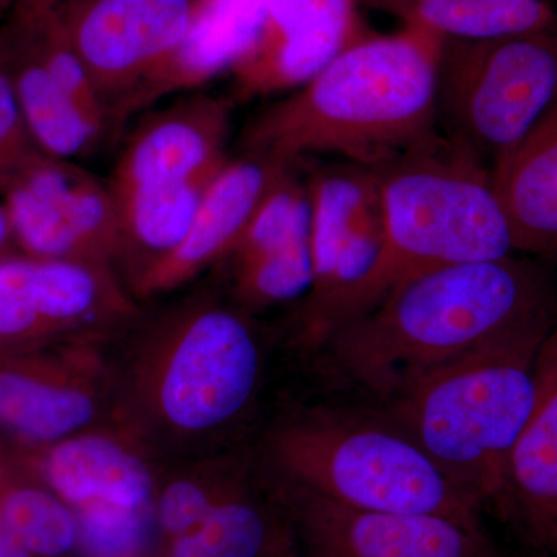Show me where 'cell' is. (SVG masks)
<instances>
[{
    "label": "cell",
    "mask_w": 557,
    "mask_h": 557,
    "mask_svg": "<svg viewBox=\"0 0 557 557\" xmlns=\"http://www.w3.org/2000/svg\"><path fill=\"white\" fill-rule=\"evenodd\" d=\"M299 557H498L480 525L434 515L344 507L277 483Z\"/></svg>",
    "instance_id": "cell-11"
},
{
    "label": "cell",
    "mask_w": 557,
    "mask_h": 557,
    "mask_svg": "<svg viewBox=\"0 0 557 557\" xmlns=\"http://www.w3.org/2000/svg\"><path fill=\"white\" fill-rule=\"evenodd\" d=\"M10 457L21 472L72 508L87 504L152 508L164 468L141 443L113 423L36 453Z\"/></svg>",
    "instance_id": "cell-14"
},
{
    "label": "cell",
    "mask_w": 557,
    "mask_h": 557,
    "mask_svg": "<svg viewBox=\"0 0 557 557\" xmlns=\"http://www.w3.org/2000/svg\"><path fill=\"white\" fill-rule=\"evenodd\" d=\"M0 557H35L2 520H0Z\"/></svg>",
    "instance_id": "cell-29"
},
{
    "label": "cell",
    "mask_w": 557,
    "mask_h": 557,
    "mask_svg": "<svg viewBox=\"0 0 557 557\" xmlns=\"http://www.w3.org/2000/svg\"><path fill=\"white\" fill-rule=\"evenodd\" d=\"M270 0H196L185 35L138 87L124 116L233 70L258 42Z\"/></svg>",
    "instance_id": "cell-18"
},
{
    "label": "cell",
    "mask_w": 557,
    "mask_h": 557,
    "mask_svg": "<svg viewBox=\"0 0 557 557\" xmlns=\"http://www.w3.org/2000/svg\"><path fill=\"white\" fill-rule=\"evenodd\" d=\"M231 104L193 95L150 116L132 135L116 163L112 194L185 182L225 163Z\"/></svg>",
    "instance_id": "cell-16"
},
{
    "label": "cell",
    "mask_w": 557,
    "mask_h": 557,
    "mask_svg": "<svg viewBox=\"0 0 557 557\" xmlns=\"http://www.w3.org/2000/svg\"><path fill=\"white\" fill-rule=\"evenodd\" d=\"M14 2H16V0H0V20H2L5 14H9Z\"/></svg>",
    "instance_id": "cell-32"
},
{
    "label": "cell",
    "mask_w": 557,
    "mask_h": 557,
    "mask_svg": "<svg viewBox=\"0 0 557 557\" xmlns=\"http://www.w3.org/2000/svg\"><path fill=\"white\" fill-rule=\"evenodd\" d=\"M17 475V467L9 453L0 448V502H2L3 494L7 493L11 482Z\"/></svg>",
    "instance_id": "cell-30"
},
{
    "label": "cell",
    "mask_w": 557,
    "mask_h": 557,
    "mask_svg": "<svg viewBox=\"0 0 557 557\" xmlns=\"http://www.w3.org/2000/svg\"><path fill=\"white\" fill-rule=\"evenodd\" d=\"M523 536L557 552V322L536 359V399L494 502Z\"/></svg>",
    "instance_id": "cell-17"
},
{
    "label": "cell",
    "mask_w": 557,
    "mask_h": 557,
    "mask_svg": "<svg viewBox=\"0 0 557 557\" xmlns=\"http://www.w3.org/2000/svg\"><path fill=\"white\" fill-rule=\"evenodd\" d=\"M556 322L539 319L502 333L388 401L392 423L482 505L504 490L536 399L539 348Z\"/></svg>",
    "instance_id": "cell-4"
},
{
    "label": "cell",
    "mask_w": 557,
    "mask_h": 557,
    "mask_svg": "<svg viewBox=\"0 0 557 557\" xmlns=\"http://www.w3.org/2000/svg\"><path fill=\"white\" fill-rule=\"evenodd\" d=\"M442 47L438 36L408 25L359 39L249 124L247 156L289 166L329 153L379 171L423 148L440 135Z\"/></svg>",
    "instance_id": "cell-2"
},
{
    "label": "cell",
    "mask_w": 557,
    "mask_h": 557,
    "mask_svg": "<svg viewBox=\"0 0 557 557\" xmlns=\"http://www.w3.org/2000/svg\"><path fill=\"white\" fill-rule=\"evenodd\" d=\"M196 0H70L62 25L112 124L138 87L180 42Z\"/></svg>",
    "instance_id": "cell-12"
},
{
    "label": "cell",
    "mask_w": 557,
    "mask_h": 557,
    "mask_svg": "<svg viewBox=\"0 0 557 557\" xmlns=\"http://www.w3.org/2000/svg\"><path fill=\"white\" fill-rule=\"evenodd\" d=\"M62 339L51 321L39 259L0 256V355L20 354Z\"/></svg>",
    "instance_id": "cell-25"
},
{
    "label": "cell",
    "mask_w": 557,
    "mask_h": 557,
    "mask_svg": "<svg viewBox=\"0 0 557 557\" xmlns=\"http://www.w3.org/2000/svg\"><path fill=\"white\" fill-rule=\"evenodd\" d=\"M276 557H299V556L296 555L295 549H293V552L284 553V555H278Z\"/></svg>",
    "instance_id": "cell-33"
},
{
    "label": "cell",
    "mask_w": 557,
    "mask_h": 557,
    "mask_svg": "<svg viewBox=\"0 0 557 557\" xmlns=\"http://www.w3.org/2000/svg\"><path fill=\"white\" fill-rule=\"evenodd\" d=\"M13 247H16V245H14L9 218H7L5 209H3L2 203H0V256L13 252Z\"/></svg>",
    "instance_id": "cell-31"
},
{
    "label": "cell",
    "mask_w": 557,
    "mask_h": 557,
    "mask_svg": "<svg viewBox=\"0 0 557 557\" xmlns=\"http://www.w3.org/2000/svg\"><path fill=\"white\" fill-rule=\"evenodd\" d=\"M0 520L35 557H65L78 549L73 508L20 469L0 502Z\"/></svg>",
    "instance_id": "cell-26"
},
{
    "label": "cell",
    "mask_w": 557,
    "mask_h": 557,
    "mask_svg": "<svg viewBox=\"0 0 557 557\" xmlns=\"http://www.w3.org/2000/svg\"><path fill=\"white\" fill-rule=\"evenodd\" d=\"M69 2L70 0H16L9 11L7 21L32 24L57 14Z\"/></svg>",
    "instance_id": "cell-28"
},
{
    "label": "cell",
    "mask_w": 557,
    "mask_h": 557,
    "mask_svg": "<svg viewBox=\"0 0 557 557\" xmlns=\"http://www.w3.org/2000/svg\"><path fill=\"white\" fill-rule=\"evenodd\" d=\"M38 152L22 119L11 78L9 51L0 35V185Z\"/></svg>",
    "instance_id": "cell-27"
},
{
    "label": "cell",
    "mask_w": 557,
    "mask_h": 557,
    "mask_svg": "<svg viewBox=\"0 0 557 557\" xmlns=\"http://www.w3.org/2000/svg\"><path fill=\"white\" fill-rule=\"evenodd\" d=\"M547 318H557L552 271L512 255L410 278L321 348L358 386L392 401L472 348Z\"/></svg>",
    "instance_id": "cell-3"
},
{
    "label": "cell",
    "mask_w": 557,
    "mask_h": 557,
    "mask_svg": "<svg viewBox=\"0 0 557 557\" xmlns=\"http://www.w3.org/2000/svg\"><path fill=\"white\" fill-rule=\"evenodd\" d=\"M255 480V456L239 446L185 463L164 465L157 486L156 522L160 552L188 533L220 502Z\"/></svg>",
    "instance_id": "cell-24"
},
{
    "label": "cell",
    "mask_w": 557,
    "mask_h": 557,
    "mask_svg": "<svg viewBox=\"0 0 557 557\" xmlns=\"http://www.w3.org/2000/svg\"><path fill=\"white\" fill-rule=\"evenodd\" d=\"M110 339L73 338L0 355V448L36 453L112 423Z\"/></svg>",
    "instance_id": "cell-8"
},
{
    "label": "cell",
    "mask_w": 557,
    "mask_h": 557,
    "mask_svg": "<svg viewBox=\"0 0 557 557\" xmlns=\"http://www.w3.org/2000/svg\"><path fill=\"white\" fill-rule=\"evenodd\" d=\"M265 364L251 313L214 293H194L134 330L115 357L112 423L161 465L239 448Z\"/></svg>",
    "instance_id": "cell-1"
},
{
    "label": "cell",
    "mask_w": 557,
    "mask_h": 557,
    "mask_svg": "<svg viewBox=\"0 0 557 557\" xmlns=\"http://www.w3.org/2000/svg\"><path fill=\"white\" fill-rule=\"evenodd\" d=\"M516 249L557 259V102L522 143L491 170Z\"/></svg>",
    "instance_id": "cell-19"
},
{
    "label": "cell",
    "mask_w": 557,
    "mask_h": 557,
    "mask_svg": "<svg viewBox=\"0 0 557 557\" xmlns=\"http://www.w3.org/2000/svg\"><path fill=\"white\" fill-rule=\"evenodd\" d=\"M0 35L9 51L22 119L36 148L53 159L67 161L81 159L97 148L101 132L53 79L27 36L7 22Z\"/></svg>",
    "instance_id": "cell-20"
},
{
    "label": "cell",
    "mask_w": 557,
    "mask_h": 557,
    "mask_svg": "<svg viewBox=\"0 0 557 557\" xmlns=\"http://www.w3.org/2000/svg\"><path fill=\"white\" fill-rule=\"evenodd\" d=\"M0 203L22 255L109 267L120 259L112 190L73 161L35 153L0 185Z\"/></svg>",
    "instance_id": "cell-10"
},
{
    "label": "cell",
    "mask_w": 557,
    "mask_h": 557,
    "mask_svg": "<svg viewBox=\"0 0 557 557\" xmlns=\"http://www.w3.org/2000/svg\"><path fill=\"white\" fill-rule=\"evenodd\" d=\"M274 483L366 511L434 515L482 525V502L458 486L394 423L299 409L270 429Z\"/></svg>",
    "instance_id": "cell-6"
},
{
    "label": "cell",
    "mask_w": 557,
    "mask_h": 557,
    "mask_svg": "<svg viewBox=\"0 0 557 557\" xmlns=\"http://www.w3.org/2000/svg\"><path fill=\"white\" fill-rule=\"evenodd\" d=\"M223 164L185 182L112 194L120 218V259H129L132 282L185 240L201 199Z\"/></svg>",
    "instance_id": "cell-22"
},
{
    "label": "cell",
    "mask_w": 557,
    "mask_h": 557,
    "mask_svg": "<svg viewBox=\"0 0 557 557\" xmlns=\"http://www.w3.org/2000/svg\"><path fill=\"white\" fill-rule=\"evenodd\" d=\"M438 38L483 40L557 24L549 0H358Z\"/></svg>",
    "instance_id": "cell-23"
},
{
    "label": "cell",
    "mask_w": 557,
    "mask_h": 557,
    "mask_svg": "<svg viewBox=\"0 0 557 557\" xmlns=\"http://www.w3.org/2000/svg\"><path fill=\"white\" fill-rule=\"evenodd\" d=\"M556 102L557 24L505 38L443 40L438 127L490 170Z\"/></svg>",
    "instance_id": "cell-7"
},
{
    "label": "cell",
    "mask_w": 557,
    "mask_h": 557,
    "mask_svg": "<svg viewBox=\"0 0 557 557\" xmlns=\"http://www.w3.org/2000/svg\"><path fill=\"white\" fill-rule=\"evenodd\" d=\"M375 172L384 247L351 302L346 324L410 278L518 252L490 168L442 132L434 141Z\"/></svg>",
    "instance_id": "cell-5"
},
{
    "label": "cell",
    "mask_w": 557,
    "mask_h": 557,
    "mask_svg": "<svg viewBox=\"0 0 557 557\" xmlns=\"http://www.w3.org/2000/svg\"><path fill=\"white\" fill-rule=\"evenodd\" d=\"M255 480L231 494L188 533L161 548L160 557H276L295 549L287 512Z\"/></svg>",
    "instance_id": "cell-21"
},
{
    "label": "cell",
    "mask_w": 557,
    "mask_h": 557,
    "mask_svg": "<svg viewBox=\"0 0 557 557\" xmlns=\"http://www.w3.org/2000/svg\"><path fill=\"white\" fill-rule=\"evenodd\" d=\"M285 170L288 166L255 156L226 161L208 186L185 240L132 282L135 295L150 298L174 292L225 260Z\"/></svg>",
    "instance_id": "cell-15"
},
{
    "label": "cell",
    "mask_w": 557,
    "mask_h": 557,
    "mask_svg": "<svg viewBox=\"0 0 557 557\" xmlns=\"http://www.w3.org/2000/svg\"><path fill=\"white\" fill-rule=\"evenodd\" d=\"M313 285L296 322L295 341L318 350L347 322L351 302L381 258L384 223L375 171L343 164L309 186Z\"/></svg>",
    "instance_id": "cell-9"
},
{
    "label": "cell",
    "mask_w": 557,
    "mask_h": 557,
    "mask_svg": "<svg viewBox=\"0 0 557 557\" xmlns=\"http://www.w3.org/2000/svg\"><path fill=\"white\" fill-rule=\"evenodd\" d=\"M358 0H270L258 42L234 69L240 98L298 89L366 38Z\"/></svg>",
    "instance_id": "cell-13"
}]
</instances>
